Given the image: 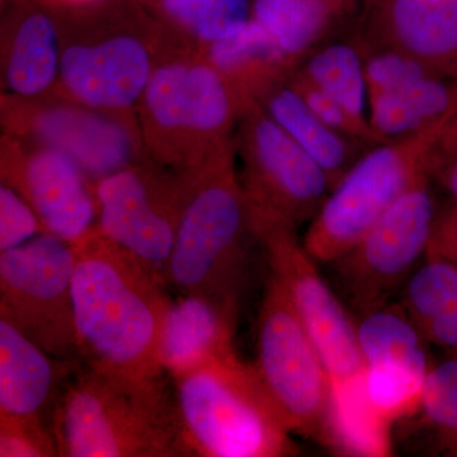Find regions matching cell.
<instances>
[{"instance_id": "4fadbf2b", "label": "cell", "mask_w": 457, "mask_h": 457, "mask_svg": "<svg viewBox=\"0 0 457 457\" xmlns=\"http://www.w3.org/2000/svg\"><path fill=\"white\" fill-rule=\"evenodd\" d=\"M187 188L186 177L149 159L129 165L96 183V228L168 286V262Z\"/></svg>"}, {"instance_id": "1f68e13d", "label": "cell", "mask_w": 457, "mask_h": 457, "mask_svg": "<svg viewBox=\"0 0 457 457\" xmlns=\"http://www.w3.org/2000/svg\"><path fill=\"white\" fill-rule=\"evenodd\" d=\"M0 457H60L50 423L0 414Z\"/></svg>"}, {"instance_id": "ffe728a7", "label": "cell", "mask_w": 457, "mask_h": 457, "mask_svg": "<svg viewBox=\"0 0 457 457\" xmlns=\"http://www.w3.org/2000/svg\"><path fill=\"white\" fill-rule=\"evenodd\" d=\"M203 53L237 93L245 111L260 104L267 93L287 82L297 71L272 36L254 20Z\"/></svg>"}, {"instance_id": "7a4b0ae2", "label": "cell", "mask_w": 457, "mask_h": 457, "mask_svg": "<svg viewBox=\"0 0 457 457\" xmlns=\"http://www.w3.org/2000/svg\"><path fill=\"white\" fill-rule=\"evenodd\" d=\"M137 112L153 163L194 177L236 159L245 106L203 51L165 33Z\"/></svg>"}, {"instance_id": "9c48e42d", "label": "cell", "mask_w": 457, "mask_h": 457, "mask_svg": "<svg viewBox=\"0 0 457 457\" xmlns=\"http://www.w3.org/2000/svg\"><path fill=\"white\" fill-rule=\"evenodd\" d=\"M253 365L291 435L323 441L332 378L284 286L270 272L258 312Z\"/></svg>"}, {"instance_id": "f546056e", "label": "cell", "mask_w": 457, "mask_h": 457, "mask_svg": "<svg viewBox=\"0 0 457 457\" xmlns=\"http://www.w3.org/2000/svg\"><path fill=\"white\" fill-rule=\"evenodd\" d=\"M420 408L444 449L457 456V357L431 366Z\"/></svg>"}, {"instance_id": "484cf974", "label": "cell", "mask_w": 457, "mask_h": 457, "mask_svg": "<svg viewBox=\"0 0 457 457\" xmlns=\"http://www.w3.org/2000/svg\"><path fill=\"white\" fill-rule=\"evenodd\" d=\"M341 0H254L252 20L260 23L299 68L315 50Z\"/></svg>"}, {"instance_id": "603a6c76", "label": "cell", "mask_w": 457, "mask_h": 457, "mask_svg": "<svg viewBox=\"0 0 457 457\" xmlns=\"http://www.w3.org/2000/svg\"><path fill=\"white\" fill-rule=\"evenodd\" d=\"M389 426L372 407L363 386V374L352 380L332 381L323 444L354 456H386Z\"/></svg>"}, {"instance_id": "83f0119b", "label": "cell", "mask_w": 457, "mask_h": 457, "mask_svg": "<svg viewBox=\"0 0 457 457\" xmlns=\"http://www.w3.org/2000/svg\"><path fill=\"white\" fill-rule=\"evenodd\" d=\"M404 309L420 330L457 309V266L426 255L405 284Z\"/></svg>"}, {"instance_id": "2e32d148", "label": "cell", "mask_w": 457, "mask_h": 457, "mask_svg": "<svg viewBox=\"0 0 457 457\" xmlns=\"http://www.w3.org/2000/svg\"><path fill=\"white\" fill-rule=\"evenodd\" d=\"M62 64L57 14L40 0L5 8L2 22V84L7 95L35 99L56 96Z\"/></svg>"}, {"instance_id": "d6a6232c", "label": "cell", "mask_w": 457, "mask_h": 457, "mask_svg": "<svg viewBox=\"0 0 457 457\" xmlns=\"http://www.w3.org/2000/svg\"><path fill=\"white\" fill-rule=\"evenodd\" d=\"M45 233L37 213L7 183L0 185V253L25 245Z\"/></svg>"}, {"instance_id": "5bb4252c", "label": "cell", "mask_w": 457, "mask_h": 457, "mask_svg": "<svg viewBox=\"0 0 457 457\" xmlns=\"http://www.w3.org/2000/svg\"><path fill=\"white\" fill-rule=\"evenodd\" d=\"M263 246L270 272L284 286L335 383L352 380L365 372L357 341V324L321 278L312 255L297 237V228L272 225L255 230Z\"/></svg>"}, {"instance_id": "4316f807", "label": "cell", "mask_w": 457, "mask_h": 457, "mask_svg": "<svg viewBox=\"0 0 457 457\" xmlns=\"http://www.w3.org/2000/svg\"><path fill=\"white\" fill-rule=\"evenodd\" d=\"M357 341L365 369L383 363L431 368L425 350V336L404 306L386 303L362 314L357 324Z\"/></svg>"}, {"instance_id": "ac0fdd59", "label": "cell", "mask_w": 457, "mask_h": 457, "mask_svg": "<svg viewBox=\"0 0 457 457\" xmlns=\"http://www.w3.org/2000/svg\"><path fill=\"white\" fill-rule=\"evenodd\" d=\"M237 311L201 295L179 294L171 299L159 348L165 375L176 378L209 361L236 353Z\"/></svg>"}, {"instance_id": "7c38bea8", "label": "cell", "mask_w": 457, "mask_h": 457, "mask_svg": "<svg viewBox=\"0 0 457 457\" xmlns=\"http://www.w3.org/2000/svg\"><path fill=\"white\" fill-rule=\"evenodd\" d=\"M429 174L389 207L350 252L329 263L362 314L386 305L426 257L437 219Z\"/></svg>"}, {"instance_id": "4dcf8cb0", "label": "cell", "mask_w": 457, "mask_h": 457, "mask_svg": "<svg viewBox=\"0 0 457 457\" xmlns=\"http://www.w3.org/2000/svg\"><path fill=\"white\" fill-rule=\"evenodd\" d=\"M363 60L369 95L395 90L427 75L435 74L416 57L393 47H369L363 54Z\"/></svg>"}, {"instance_id": "ba28073f", "label": "cell", "mask_w": 457, "mask_h": 457, "mask_svg": "<svg viewBox=\"0 0 457 457\" xmlns=\"http://www.w3.org/2000/svg\"><path fill=\"white\" fill-rule=\"evenodd\" d=\"M234 141L253 231L270 225L297 228L315 218L332 191L326 171L260 104L242 113Z\"/></svg>"}, {"instance_id": "cb8c5ba5", "label": "cell", "mask_w": 457, "mask_h": 457, "mask_svg": "<svg viewBox=\"0 0 457 457\" xmlns=\"http://www.w3.org/2000/svg\"><path fill=\"white\" fill-rule=\"evenodd\" d=\"M168 37L204 51L252 20L248 0H155L149 8Z\"/></svg>"}, {"instance_id": "8fae6325", "label": "cell", "mask_w": 457, "mask_h": 457, "mask_svg": "<svg viewBox=\"0 0 457 457\" xmlns=\"http://www.w3.org/2000/svg\"><path fill=\"white\" fill-rule=\"evenodd\" d=\"M3 134L55 147L93 182L146 161L137 113L104 112L53 96L27 99L2 95Z\"/></svg>"}, {"instance_id": "277c9868", "label": "cell", "mask_w": 457, "mask_h": 457, "mask_svg": "<svg viewBox=\"0 0 457 457\" xmlns=\"http://www.w3.org/2000/svg\"><path fill=\"white\" fill-rule=\"evenodd\" d=\"M56 14L62 33L56 96L104 112L137 113L164 40L152 12L137 0H104Z\"/></svg>"}, {"instance_id": "d4e9b609", "label": "cell", "mask_w": 457, "mask_h": 457, "mask_svg": "<svg viewBox=\"0 0 457 457\" xmlns=\"http://www.w3.org/2000/svg\"><path fill=\"white\" fill-rule=\"evenodd\" d=\"M297 71L341 104L375 144H380L366 113L369 93L362 49L345 42L326 45L312 51Z\"/></svg>"}, {"instance_id": "d590c367", "label": "cell", "mask_w": 457, "mask_h": 457, "mask_svg": "<svg viewBox=\"0 0 457 457\" xmlns=\"http://www.w3.org/2000/svg\"><path fill=\"white\" fill-rule=\"evenodd\" d=\"M426 255L444 258L457 266V204L438 212Z\"/></svg>"}, {"instance_id": "f35d334b", "label": "cell", "mask_w": 457, "mask_h": 457, "mask_svg": "<svg viewBox=\"0 0 457 457\" xmlns=\"http://www.w3.org/2000/svg\"><path fill=\"white\" fill-rule=\"evenodd\" d=\"M17 2H20V0H2V7L4 8L5 5V8H8L9 5L14 4Z\"/></svg>"}, {"instance_id": "8d00e7d4", "label": "cell", "mask_w": 457, "mask_h": 457, "mask_svg": "<svg viewBox=\"0 0 457 457\" xmlns=\"http://www.w3.org/2000/svg\"><path fill=\"white\" fill-rule=\"evenodd\" d=\"M422 333L427 342L447 350L457 351V309L433 320Z\"/></svg>"}, {"instance_id": "e575fe53", "label": "cell", "mask_w": 457, "mask_h": 457, "mask_svg": "<svg viewBox=\"0 0 457 457\" xmlns=\"http://www.w3.org/2000/svg\"><path fill=\"white\" fill-rule=\"evenodd\" d=\"M427 170L432 183L440 186L457 204V113L433 143Z\"/></svg>"}, {"instance_id": "44dd1931", "label": "cell", "mask_w": 457, "mask_h": 457, "mask_svg": "<svg viewBox=\"0 0 457 457\" xmlns=\"http://www.w3.org/2000/svg\"><path fill=\"white\" fill-rule=\"evenodd\" d=\"M456 113L457 79L437 74L369 95V122L380 144L428 130Z\"/></svg>"}, {"instance_id": "8992f818", "label": "cell", "mask_w": 457, "mask_h": 457, "mask_svg": "<svg viewBox=\"0 0 457 457\" xmlns=\"http://www.w3.org/2000/svg\"><path fill=\"white\" fill-rule=\"evenodd\" d=\"M168 287L239 309L251 252L258 245L236 159L188 177Z\"/></svg>"}, {"instance_id": "3957f363", "label": "cell", "mask_w": 457, "mask_h": 457, "mask_svg": "<svg viewBox=\"0 0 457 457\" xmlns=\"http://www.w3.org/2000/svg\"><path fill=\"white\" fill-rule=\"evenodd\" d=\"M50 427L60 457L191 456L164 378L78 368L57 399Z\"/></svg>"}, {"instance_id": "52a82bcc", "label": "cell", "mask_w": 457, "mask_h": 457, "mask_svg": "<svg viewBox=\"0 0 457 457\" xmlns=\"http://www.w3.org/2000/svg\"><path fill=\"white\" fill-rule=\"evenodd\" d=\"M450 120L378 144L357 159L306 230L303 245L312 260L329 264L350 252L409 187L428 174L429 150Z\"/></svg>"}, {"instance_id": "e0dca14e", "label": "cell", "mask_w": 457, "mask_h": 457, "mask_svg": "<svg viewBox=\"0 0 457 457\" xmlns=\"http://www.w3.org/2000/svg\"><path fill=\"white\" fill-rule=\"evenodd\" d=\"M77 369L42 350L0 315V414L44 418L50 423L69 375Z\"/></svg>"}, {"instance_id": "5b68a950", "label": "cell", "mask_w": 457, "mask_h": 457, "mask_svg": "<svg viewBox=\"0 0 457 457\" xmlns=\"http://www.w3.org/2000/svg\"><path fill=\"white\" fill-rule=\"evenodd\" d=\"M170 380L189 455L282 457L299 451L253 362L237 352Z\"/></svg>"}, {"instance_id": "f1b7e54d", "label": "cell", "mask_w": 457, "mask_h": 457, "mask_svg": "<svg viewBox=\"0 0 457 457\" xmlns=\"http://www.w3.org/2000/svg\"><path fill=\"white\" fill-rule=\"evenodd\" d=\"M431 368L384 363L369 366L363 386L372 407L390 425L420 407L423 386Z\"/></svg>"}, {"instance_id": "836d02e7", "label": "cell", "mask_w": 457, "mask_h": 457, "mask_svg": "<svg viewBox=\"0 0 457 457\" xmlns=\"http://www.w3.org/2000/svg\"><path fill=\"white\" fill-rule=\"evenodd\" d=\"M288 82L302 96V98L312 112L317 114L319 119L327 123L333 130L338 131L339 134L351 137V139L360 141V143L365 144V145H378L371 139L368 132L363 131L351 119L350 114L345 112V108L341 104H337L335 99L328 96L326 92L318 88L311 80L306 79L299 71H295L291 75Z\"/></svg>"}, {"instance_id": "30bf717a", "label": "cell", "mask_w": 457, "mask_h": 457, "mask_svg": "<svg viewBox=\"0 0 457 457\" xmlns=\"http://www.w3.org/2000/svg\"><path fill=\"white\" fill-rule=\"evenodd\" d=\"M71 243L42 233L0 253V315L42 350L64 361H79L75 330Z\"/></svg>"}, {"instance_id": "6da1fadb", "label": "cell", "mask_w": 457, "mask_h": 457, "mask_svg": "<svg viewBox=\"0 0 457 457\" xmlns=\"http://www.w3.org/2000/svg\"><path fill=\"white\" fill-rule=\"evenodd\" d=\"M71 245L80 363L141 380L164 378L159 348L171 302L168 286L97 228Z\"/></svg>"}, {"instance_id": "7402d4cb", "label": "cell", "mask_w": 457, "mask_h": 457, "mask_svg": "<svg viewBox=\"0 0 457 457\" xmlns=\"http://www.w3.org/2000/svg\"><path fill=\"white\" fill-rule=\"evenodd\" d=\"M288 80L267 93L260 104L320 165L333 189L365 153L361 147L365 144L339 134L321 121Z\"/></svg>"}, {"instance_id": "9a60e30c", "label": "cell", "mask_w": 457, "mask_h": 457, "mask_svg": "<svg viewBox=\"0 0 457 457\" xmlns=\"http://www.w3.org/2000/svg\"><path fill=\"white\" fill-rule=\"evenodd\" d=\"M0 155L2 182L31 204L45 233L73 245L96 228V183L73 159L9 134H3Z\"/></svg>"}, {"instance_id": "d6986e66", "label": "cell", "mask_w": 457, "mask_h": 457, "mask_svg": "<svg viewBox=\"0 0 457 457\" xmlns=\"http://www.w3.org/2000/svg\"><path fill=\"white\" fill-rule=\"evenodd\" d=\"M378 40L376 46L403 51L457 79V0H390Z\"/></svg>"}, {"instance_id": "74e56055", "label": "cell", "mask_w": 457, "mask_h": 457, "mask_svg": "<svg viewBox=\"0 0 457 457\" xmlns=\"http://www.w3.org/2000/svg\"><path fill=\"white\" fill-rule=\"evenodd\" d=\"M45 5L53 9L56 13L79 11V9L92 7L104 0H40Z\"/></svg>"}, {"instance_id": "ab89813d", "label": "cell", "mask_w": 457, "mask_h": 457, "mask_svg": "<svg viewBox=\"0 0 457 457\" xmlns=\"http://www.w3.org/2000/svg\"><path fill=\"white\" fill-rule=\"evenodd\" d=\"M137 2H140L141 4L145 5V7L149 9L152 7V4L155 2V0H137Z\"/></svg>"}]
</instances>
